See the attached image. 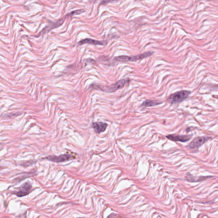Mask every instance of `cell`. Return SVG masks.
Wrapping results in <instances>:
<instances>
[{
	"label": "cell",
	"mask_w": 218,
	"mask_h": 218,
	"mask_svg": "<svg viewBox=\"0 0 218 218\" xmlns=\"http://www.w3.org/2000/svg\"><path fill=\"white\" fill-rule=\"evenodd\" d=\"M153 53L152 52H149L136 56H118L114 58V60L120 62H136L150 57L152 55Z\"/></svg>",
	"instance_id": "cell-1"
},
{
	"label": "cell",
	"mask_w": 218,
	"mask_h": 218,
	"mask_svg": "<svg viewBox=\"0 0 218 218\" xmlns=\"http://www.w3.org/2000/svg\"><path fill=\"white\" fill-rule=\"evenodd\" d=\"M191 92L187 90H182L171 94L168 98V101L171 103H178L182 102L187 98Z\"/></svg>",
	"instance_id": "cell-2"
},
{
	"label": "cell",
	"mask_w": 218,
	"mask_h": 218,
	"mask_svg": "<svg viewBox=\"0 0 218 218\" xmlns=\"http://www.w3.org/2000/svg\"><path fill=\"white\" fill-rule=\"evenodd\" d=\"M129 81H130L129 79H123L118 81L115 83L109 86L103 87L100 88V90L106 92H114L122 88L125 86V84L129 82Z\"/></svg>",
	"instance_id": "cell-3"
},
{
	"label": "cell",
	"mask_w": 218,
	"mask_h": 218,
	"mask_svg": "<svg viewBox=\"0 0 218 218\" xmlns=\"http://www.w3.org/2000/svg\"><path fill=\"white\" fill-rule=\"evenodd\" d=\"M210 139V137H198L194 139L189 144V147L191 149L199 148Z\"/></svg>",
	"instance_id": "cell-4"
},
{
	"label": "cell",
	"mask_w": 218,
	"mask_h": 218,
	"mask_svg": "<svg viewBox=\"0 0 218 218\" xmlns=\"http://www.w3.org/2000/svg\"><path fill=\"white\" fill-rule=\"evenodd\" d=\"M32 186L31 183L29 182H26L22 184L18 192L16 193L17 196L18 197H22L28 195L31 192Z\"/></svg>",
	"instance_id": "cell-5"
},
{
	"label": "cell",
	"mask_w": 218,
	"mask_h": 218,
	"mask_svg": "<svg viewBox=\"0 0 218 218\" xmlns=\"http://www.w3.org/2000/svg\"><path fill=\"white\" fill-rule=\"evenodd\" d=\"M72 157V156L70 155L64 154L61 155L59 156H49L46 158V159L50 161H53V162H60L68 160Z\"/></svg>",
	"instance_id": "cell-6"
},
{
	"label": "cell",
	"mask_w": 218,
	"mask_h": 218,
	"mask_svg": "<svg viewBox=\"0 0 218 218\" xmlns=\"http://www.w3.org/2000/svg\"><path fill=\"white\" fill-rule=\"evenodd\" d=\"M167 138L170 140L177 142L180 141L181 142H186L190 140L192 136L191 135H181V136H175L174 135H169L167 136Z\"/></svg>",
	"instance_id": "cell-7"
},
{
	"label": "cell",
	"mask_w": 218,
	"mask_h": 218,
	"mask_svg": "<svg viewBox=\"0 0 218 218\" xmlns=\"http://www.w3.org/2000/svg\"><path fill=\"white\" fill-rule=\"evenodd\" d=\"M107 126L106 123L101 122H95L92 125V128L97 134H100L105 131Z\"/></svg>",
	"instance_id": "cell-8"
},
{
	"label": "cell",
	"mask_w": 218,
	"mask_h": 218,
	"mask_svg": "<svg viewBox=\"0 0 218 218\" xmlns=\"http://www.w3.org/2000/svg\"><path fill=\"white\" fill-rule=\"evenodd\" d=\"M79 44H81V45L85 44H89L103 46L105 44V42L103 41H97V40H93V39H90V38H86V39H84V40L80 41Z\"/></svg>",
	"instance_id": "cell-9"
},
{
	"label": "cell",
	"mask_w": 218,
	"mask_h": 218,
	"mask_svg": "<svg viewBox=\"0 0 218 218\" xmlns=\"http://www.w3.org/2000/svg\"><path fill=\"white\" fill-rule=\"evenodd\" d=\"M161 103L162 102L158 101L148 100L144 101L142 104V106L144 107H150V106H156L159 104H161Z\"/></svg>",
	"instance_id": "cell-10"
},
{
	"label": "cell",
	"mask_w": 218,
	"mask_h": 218,
	"mask_svg": "<svg viewBox=\"0 0 218 218\" xmlns=\"http://www.w3.org/2000/svg\"><path fill=\"white\" fill-rule=\"evenodd\" d=\"M84 12V10H77L72 12L71 13H70V15H74L80 14L82 12Z\"/></svg>",
	"instance_id": "cell-11"
}]
</instances>
